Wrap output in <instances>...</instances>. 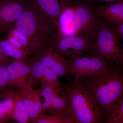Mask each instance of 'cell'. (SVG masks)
<instances>
[{
	"label": "cell",
	"mask_w": 123,
	"mask_h": 123,
	"mask_svg": "<svg viewBox=\"0 0 123 123\" xmlns=\"http://www.w3.org/2000/svg\"><path fill=\"white\" fill-rule=\"evenodd\" d=\"M86 55L76 56L69 60L71 74L74 75V80L76 81L92 77L110 64L102 57L90 51Z\"/></svg>",
	"instance_id": "ba28073f"
},
{
	"label": "cell",
	"mask_w": 123,
	"mask_h": 123,
	"mask_svg": "<svg viewBox=\"0 0 123 123\" xmlns=\"http://www.w3.org/2000/svg\"><path fill=\"white\" fill-rule=\"evenodd\" d=\"M1 98L0 97V101L1 99Z\"/></svg>",
	"instance_id": "83f0119b"
},
{
	"label": "cell",
	"mask_w": 123,
	"mask_h": 123,
	"mask_svg": "<svg viewBox=\"0 0 123 123\" xmlns=\"http://www.w3.org/2000/svg\"><path fill=\"white\" fill-rule=\"evenodd\" d=\"M42 97L40 87L36 89L34 88L26 89L22 95L21 98L30 118L29 122L41 113Z\"/></svg>",
	"instance_id": "9a60e30c"
},
{
	"label": "cell",
	"mask_w": 123,
	"mask_h": 123,
	"mask_svg": "<svg viewBox=\"0 0 123 123\" xmlns=\"http://www.w3.org/2000/svg\"><path fill=\"white\" fill-rule=\"evenodd\" d=\"M93 40V38L84 33L62 36L56 33L52 37L51 46L65 57L70 58L89 52Z\"/></svg>",
	"instance_id": "52a82bcc"
},
{
	"label": "cell",
	"mask_w": 123,
	"mask_h": 123,
	"mask_svg": "<svg viewBox=\"0 0 123 123\" xmlns=\"http://www.w3.org/2000/svg\"><path fill=\"white\" fill-rule=\"evenodd\" d=\"M35 58L59 77H63L71 81L69 61L51 46L46 48Z\"/></svg>",
	"instance_id": "30bf717a"
},
{
	"label": "cell",
	"mask_w": 123,
	"mask_h": 123,
	"mask_svg": "<svg viewBox=\"0 0 123 123\" xmlns=\"http://www.w3.org/2000/svg\"><path fill=\"white\" fill-rule=\"evenodd\" d=\"M42 15L57 32L59 18L64 7L67 6L61 0H30Z\"/></svg>",
	"instance_id": "7c38bea8"
},
{
	"label": "cell",
	"mask_w": 123,
	"mask_h": 123,
	"mask_svg": "<svg viewBox=\"0 0 123 123\" xmlns=\"http://www.w3.org/2000/svg\"><path fill=\"white\" fill-rule=\"evenodd\" d=\"M29 59L24 60L11 61L7 65L9 80L8 87L20 89L34 88V77Z\"/></svg>",
	"instance_id": "9c48e42d"
},
{
	"label": "cell",
	"mask_w": 123,
	"mask_h": 123,
	"mask_svg": "<svg viewBox=\"0 0 123 123\" xmlns=\"http://www.w3.org/2000/svg\"><path fill=\"white\" fill-rule=\"evenodd\" d=\"M61 0L67 5H70L72 1V0Z\"/></svg>",
	"instance_id": "4316f807"
},
{
	"label": "cell",
	"mask_w": 123,
	"mask_h": 123,
	"mask_svg": "<svg viewBox=\"0 0 123 123\" xmlns=\"http://www.w3.org/2000/svg\"><path fill=\"white\" fill-rule=\"evenodd\" d=\"M113 33L110 24L102 18L95 34L91 52L118 66L123 62V46Z\"/></svg>",
	"instance_id": "277c9868"
},
{
	"label": "cell",
	"mask_w": 123,
	"mask_h": 123,
	"mask_svg": "<svg viewBox=\"0 0 123 123\" xmlns=\"http://www.w3.org/2000/svg\"><path fill=\"white\" fill-rule=\"evenodd\" d=\"M70 102L76 123H101L103 113L93 95L80 81L62 84Z\"/></svg>",
	"instance_id": "3957f363"
},
{
	"label": "cell",
	"mask_w": 123,
	"mask_h": 123,
	"mask_svg": "<svg viewBox=\"0 0 123 123\" xmlns=\"http://www.w3.org/2000/svg\"><path fill=\"white\" fill-rule=\"evenodd\" d=\"M28 2L26 0H0V33L14 28Z\"/></svg>",
	"instance_id": "8fae6325"
},
{
	"label": "cell",
	"mask_w": 123,
	"mask_h": 123,
	"mask_svg": "<svg viewBox=\"0 0 123 123\" xmlns=\"http://www.w3.org/2000/svg\"><path fill=\"white\" fill-rule=\"evenodd\" d=\"M26 89H20L9 86L0 91V123H6L11 120L14 107Z\"/></svg>",
	"instance_id": "4fadbf2b"
},
{
	"label": "cell",
	"mask_w": 123,
	"mask_h": 123,
	"mask_svg": "<svg viewBox=\"0 0 123 123\" xmlns=\"http://www.w3.org/2000/svg\"><path fill=\"white\" fill-rule=\"evenodd\" d=\"M31 123H75L71 119L62 118L51 114H40L30 121Z\"/></svg>",
	"instance_id": "ffe728a7"
},
{
	"label": "cell",
	"mask_w": 123,
	"mask_h": 123,
	"mask_svg": "<svg viewBox=\"0 0 123 123\" xmlns=\"http://www.w3.org/2000/svg\"><path fill=\"white\" fill-rule=\"evenodd\" d=\"M11 61L10 57L5 53L2 49L0 47V66L7 65Z\"/></svg>",
	"instance_id": "d4e9b609"
},
{
	"label": "cell",
	"mask_w": 123,
	"mask_h": 123,
	"mask_svg": "<svg viewBox=\"0 0 123 123\" xmlns=\"http://www.w3.org/2000/svg\"><path fill=\"white\" fill-rule=\"evenodd\" d=\"M9 34L13 36L19 40V42L22 44L24 50L26 53L27 41L25 36L15 28L9 31Z\"/></svg>",
	"instance_id": "7402d4cb"
},
{
	"label": "cell",
	"mask_w": 123,
	"mask_h": 123,
	"mask_svg": "<svg viewBox=\"0 0 123 123\" xmlns=\"http://www.w3.org/2000/svg\"><path fill=\"white\" fill-rule=\"evenodd\" d=\"M105 119L106 123H123V97L113 105Z\"/></svg>",
	"instance_id": "e0dca14e"
},
{
	"label": "cell",
	"mask_w": 123,
	"mask_h": 123,
	"mask_svg": "<svg viewBox=\"0 0 123 123\" xmlns=\"http://www.w3.org/2000/svg\"><path fill=\"white\" fill-rule=\"evenodd\" d=\"M71 4L75 10L71 26L75 34L84 33L94 38L102 19L95 3L88 0H72Z\"/></svg>",
	"instance_id": "5b68a950"
},
{
	"label": "cell",
	"mask_w": 123,
	"mask_h": 123,
	"mask_svg": "<svg viewBox=\"0 0 123 123\" xmlns=\"http://www.w3.org/2000/svg\"><path fill=\"white\" fill-rule=\"evenodd\" d=\"M40 87L44 99L40 114H51L75 122L71 104L61 85L58 87L40 85Z\"/></svg>",
	"instance_id": "8992f818"
},
{
	"label": "cell",
	"mask_w": 123,
	"mask_h": 123,
	"mask_svg": "<svg viewBox=\"0 0 123 123\" xmlns=\"http://www.w3.org/2000/svg\"><path fill=\"white\" fill-rule=\"evenodd\" d=\"M14 28L25 36L27 41L26 53L29 58L35 57L51 46L52 39L56 33L51 24L30 0Z\"/></svg>",
	"instance_id": "6da1fadb"
},
{
	"label": "cell",
	"mask_w": 123,
	"mask_h": 123,
	"mask_svg": "<svg viewBox=\"0 0 123 123\" xmlns=\"http://www.w3.org/2000/svg\"><path fill=\"white\" fill-rule=\"evenodd\" d=\"M9 76L7 65L0 66V91L8 87Z\"/></svg>",
	"instance_id": "44dd1931"
},
{
	"label": "cell",
	"mask_w": 123,
	"mask_h": 123,
	"mask_svg": "<svg viewBox=\"0 0 123 123\" xmlns=\"http://www.w3.org/2000/svg\"><path fill=\"white\" fill-rule=\"evenodd\" d=\"M75 10L71 4L64 7L58 21L57 31L62 28L71 26Z\"/></svg>",
	"instance_id": "ac0fdd59"
},
{
	"label": "cell",
	"mask_w": 123,
	"mask_h": 123,
	"mask_svg": "<svg viewBox=\"0 0 123 123\" xmlns=\"http://www.w3.org/2000/svg\"><path fill=\"white\" fill-rule=\"evenodd\" d=\"M97 13L109 24L112 22H123V1L115 4H106L97 7Z\"/></svg>",
	"instance_id": "2e32d148"
},
{
	"label": "cell",
	"mask_w": 123,
	"mask_h": 123,
	"mask_svg": "<svg viewBox=\"0 0 123 123\" xmlns=\"http://www.w3.org/2000/svg\"><path fill=\"white\" fill-rule=\"evenodd\" d=\"M112 31L119 39L123 40V22H112L110 24Z\"/></svg>",
	"instance_id": "603a6c76"
},
{
	"label": "cell",
	"mask_w": 123,
	"mask_h": 123,
	"mask_svg": "<svg viewBox=\"0 0 123 123\" xmlns=\"http://www.w3.org/2000/svg\"><path fill=\"white\" fill-rule=\"evenodd\" d=\"M91 2L95 3V2L98 1H107L110 2H118L123 1V0H88Z\"/></svg>",
	"instance_id": "484cf974"
},
{
	"label": "cell",
	"mask_w": 123,
	"mask_h": 123,
	"mask_svg": "<svg viewBox=\"0 0 123 123\" xmlns=\"http://www.w3.org/2000/svg\"><path fill=\"white\" fill-rule=\"evenodd\" d=\"M21 97L16 102L11 120L18 123H27L30 122V118Z\"/></svg>",
	"instance_id": "d6986e66"
},
{
	"label": "cell",
	"mask_w": 123,
	"mask_h": 123,
	"mask_svg": "<svg viewBox=\"0 0 123 123\" xmlns=\"http://www.w3.org/2000/svg\"><path fill=\"white\" fill-rule=\"evenodd\" d=\"M119 67L108 65L96 75L86 79L84 84L93 95L105 118L123 97V74Z\"/></svg>",
	"instance_id": "7a4b0ae2"
},
{
	"label": "cell",
	"mask_w": 123,
	"mask_h": 123,
	"mask_svg": "<svg viewBox=\"0 0 123 123\" xmlns=\"http://www.w3.org/2000/svg\"><path fill=\"white\" fill-rule=\"evenodd\" d=\"M0 47L9 57L12 58L15 47L10 44L6 39L0 40Z\"/></svg>",
	"instance_id": "cb8c5ba5"
},
{
	"label": "cell",
	"mask_w": 123,
	"mask_h": 123,
	"mask_svg": "<svg viewBox=\"0 0 123 123\" xmlns=\"http://www.w3.org/2000/svg\"><path fill=\"white\" fill-rule=\"evenodd\" d=\"M29 61L33 73L34 84L38 82L40 85H49L55 87L61 86V83L59 79V77L42 62L35 57L29 58Z\"/></svg>",
	"instance_id": "5bb4252c"
}]
</instances>
